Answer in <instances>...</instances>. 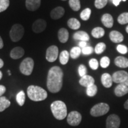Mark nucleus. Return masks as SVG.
<instances>
[{"label":"nucleus","instance_id":"obj_49","mask_svg":"<svg viewBox=\"0 0 128 128\" xmlns=\"http://www.w3.org/2000/svg\"><path fill=\"white\" fill-rule=\"evenodd\" d=\"M62 1H66V0H62Z\"/></svg>","mask_w":128,"mask_h":128},{"label":"nucleus","instance_id":"obj_38","mask_svg":"<svg viewBox=\"0 0 128 128\" xmlns=\"http://www.w3.org/2000/svg\"><path fill=\"white\" fill-rule=\"evenodd\" d=\"M78 73H79L80 76L81 77H82V76L87 75V68H86V66L82 64L80 65L78 67Z\"/></svg>","mask_w":128,"mask_h":128},{"label":"nucleus","instance_id":"obj_26","mask_svg":"<svg viewBox=\"0 0 128 128\" xmlns=\"http://www.w3.org/2000/svg\"><path fill=\"white\" fill-rule=\"evenodd\" d=\"M70 58V54L67 50H63L60 55V61L62 65H66Z\"/></svg>","mask_w":128,"mask_h":128},{"label":"nucleus","instance_id":"obj_47","mask_svg":"<svg viewBox=\"0 0 128 128\" xmlns=\"http://www.w3.org/2000/svg\"><path fill=\"white\" fill-rule=\"evenodd\" d=\"M2 77V72L0 71V80H1Z\"/></svg>","mask_w":128,"mask_h":128},{"label":"nucleus","instance_id":"obj_25","mask_svg":"<svg viewBox=\"0 0 128 128\" xmlns=\"http://www.w3.org/2000/svg\"><path fill=\"white\" fill-rule=\"evenodd\" d=\"M10 102L5 97H0V112H3L4 110L8 108L10 106Z\"/></svg>","mask_w":128,"mask_h":128},{"label":"nucleus","instance_id":"obj_44","mask_svg":"<svg viewBox=\"0 0 128 128\" xmlns=\"http://www.w3.org/2000/svg\"><path fill=\"white\" fill-rule=\"evenodd\" d=\"M3 46H4V43H3V40L2 39V38H1V37L0 36V49H2L3 48Z\"/></svg>","mask_w":128,"mask_h":128},{"label":"nucleus","instance_id":"obj_42","mask_svg":"<svg viewBox=\"0 0 128 128\" xmlns=\"http://www.w3.org/2000/svg\"><path fill=\"white\" fill-rule=\"evenodd\" d=\"M87 45V42H84V41H81L79 43V47L80 48H84L85 47H86Z\"/></svg>","mask_w":128,"mask_h":128},{"label":"nucleus","instance_id":"obj_4","mask_svg":"<svg viewBox=\"0 0 128 128\" xmlns=\"http://www.w3.org/2000/svg\"><path fill=\"white\" fill-rule=\"evenodd\" d=\"M24 29L23 26L20 24H16L12 26L10 32V36L12 42H18L23 38Z\"/></svg>","mask_w":128,"mask_h":128},{"label":"nucleus","instance_id":"obj_13","mask_svg":"<svg viewBox=\"0 0 128 128\" xmlns=\"http://www.w3.org/2000/svg\"><path fill=\"white\" fill-rule=\"evenodd\" d=\"M41 0H26V6L27 9L29 11L34 12L39 9L40 6Z\"/></svg>","mask_w":128,"mask_h":128},{"label":"nucleus","instance_id":"obj_15","mask_svg":"<svg viewBox=\"0 0 128 128\" xmlns=\"http://www.w3.org/2000/svg\"><path fill=\"white\" fill-rule=\"evenodd\" d=\"M109 37L112 42L116 43V44L122 42L124 39L123 34L119 32L116 31V30H113L110 32Z\"/></svg>","mask_w":128,"mask_h":128},{"label":"nucleus","instance_id":"obj_18","mask_svg":"<svg viewBox=\"0 0 128 128\" xmlns=\"http://www.w3.org/2000/svg\"><path fill=\"white\" fill-rule=\"evenodd\" d=\"M102 23L105 27L108 28H111L113 26V17L110 14H104L102 16Z\"/></svg>","mask_w":128,"mask_h":128},{"label":"nucleus","instance_id":"obj_14","mask_svg":"<svg viewBox=\"0 0 128 128\" xmlns=\"http://www.w3.org/2000/svg\"><path fill=\"white\" fill-rule=\"evenodd\" d=\"M65 14V10L62 7H57L53 9L50 12V17L54 20H58L61 17Z\"/></svg>","mask_w":128,"mask_h":128},{"label":"nucleus","instance_id":"obj_5","mask_svg":"<svg viewBox=\"0 0 128 128\" xmlns=\"http://www.w3.org/2000/svg\"><path fill=\"white\" fill-rule=\"evenodd\" d=\"M109 110V106L108 104L100 103L92 107L90 110V114L94 117L102 116L108 113Z\"/></svg>","mask_w":128,"mask_h":128},{"label":"nucleus","instance_id":"obj_34","mask_svg":"<svg viewBox=\"0 0 128 128\" xmlns=\"http://www.w3.org/2000/svg\"><path fill=\"white\" fill-rule=\"evenodd\" d=\"M108 0H96L94 2V6L97 9H102L106 6Z\"/></svg>","mask_w":128,"mask_h":128},{"label":"nucleus","instance_id":"obj_16","mask_svg":"<svg viewBox=\"0 0 128 128\" xmlns=\"http://www.w3.org/2000/svg\"><path fill=\"white\" fill-rule=\"evenodd\" d=\"M79 82L81 86L87 88L94 84V79L92 76L86 75V76H82V77H81Z\"/></svg>","mask_w":128,"mask_h":128},{"label":"nucleus","instance_id":"obj_36","mask_svg":"<svg viewBox=\"0 0 128 128\" xmlns=\"http://www.w3.org/2000/svg\"><path fill=\"white\" fill-rule=\"evenodd\" d=\"M110 60L108 56H104L100 60V65L102 68H106L109 66Z\"/></svg>","mask_w":128,"mask_h":128},{"label":"nucleus","instance_id":"obj_6","mask_svg":"<svg viewBox=\"0 0 128 128\" xmlns=\"http://www.w3.org/2000/svg\"><path fill=\"white\" fill-rule=\"evenodd\" d=\"M34 68V60L31 58H26L20 65V71L25 76L31 75Z\"/></svg>","mask_w":128,"mask_h":128},{"label":"nucleus","instance_id":"obj_30","mask_svg":"<svg viewBox=\"0 0 128 128\" xmlns=\"http://www.w3.org/2000/svg\"><path fill=\"white\" fill-rule=\"evenodd\" d=\"M91 14H92V10L89 8L84 9L80 14V17L84 21H87L88 20L90 17Z\"/></svg>","mask_w":128,"mask_h":128},{"label":"nucleus","instance_id":"obj_24","mask_svg":"<svg viewBox=\"0 0 128 128\" xmlns=\"http://www.w3.org/2000/svg\"><path fill=\"white\" fill-rule=\"evenodd\" d=\"M105 34L104 30L102 28H100V27H97L92 29V34L94 38H97V39H99V38H102Z\"/></svg>","mask_w":128,"mask_h":128},{"label":"nucleus","instance_id":"obj_11","mask_svg":"<svg viewBox=\"0 0 128 128\" xmlns=\"http://www.w3.org/2000/svg\"><path fill=\"white\" fill-rule=\"evenodd\" d=\"M46 22L43 19H38L35 21L32 25V30L36 33H40L46 29Z\"/></svg>","mask_w":128,"mask_h":128},{"label":"nucleus","instance_id":"obj_3","mask_svg":"<svg viewBox=\"0 0 128 128\" xmlns=\"http://www.w3.org/2000/svg\"><path fill=\"white\" fill-rule=\"evenodd\" d=\"M53 115L58 120H63L67 115V108L65 103L58 100L53 102L50 105Z\"/></svg>","mask_w":128,"mask_h":128},{"label":"nucleus","instance_id":"obj_35","mask_svg":"<svg viewBox=\"0 0 128 128\" xmlns=\"http://www.w3.org/2000/svg\"><path fill=\"white\" fill-rule=\"evenodd\" d=\"M10 6L9 0H0V12H4Z\"/></svg>","mask_w":128,"mask_h":128},{"label":"nucleus","instance_id":"obj_9","mask_svg":"<svg viewBox=\"0 0 128 128\" xmlns=\"http://www.w3.org/2000/svg\"><path fill=\"white\" fill-rule=\"evenodd\" d=\"M128 93V78L124 82L120 83L114 89V94L118 97H122Z\"/></svg>","mask_w":128,"mask_h":128},{"label":"nucleus","instance_id":"obj_23","mask_svg":"<svg viewBox=\"0 0 128 128\" xmlns=\"http://www.w3.org/2000/svg\"><path fill=\"white\" fill-rule=\"evenodd\" d=\"M68 27L72 30H77L81 27V23L76 18H71L69 19L68 22Z\"/></svg>","mask_w":128,"mask_h":128},{"label":"nucleus","instance_id":"obj_37","mask_svg":"<svg viewBox=\"0 0 128 128\" xmlns=\"http://www.w3.org/2000/svg\"><path fill=\"white\" fill-rule=\"evenodd\" d=\"M89 65L92 70H96L98 68V62L96 59H92L89 61Z\"/></svg>","mask_w":128,"mask_h":128},{"label":"nucleus","instance_id":"obj_46","mask_svg":"<svg viewBox=\"0 0 128 128\" xmlns=\"http://www.w3.org/2000/svg\"><path fill=\"white\" fill-rule=\"evenodd\" d=\"M3 66H4V62H3V60L0 58V68H2Z\"/></svg>","mask_w":128,"mask_h":128},{"label":"nucleus","instance_id":"obj_31","mask_svg":"<svg viewBox=\"0 0 128 128\" xmlns=\"http://www.w3.org/2000/svg\"><path fill=\"white\" fill-rule=\"evenodd\" d=\"M87 94L90 97H93L96 96V94L97 92V87L95 84L92 85V86H90V87L87 88V90H86Z\"/></svg>","mask_w":128,"mask_h":128},{"label":"nucleus","instance_id":"obj_43","mask_svg":"<svg viewBox=\"0 0 128 128\" xmlns=\"http://www.w3.org/2000/svg\"><path fill=\"white\" fill-rule=\"evenodd\" d=\"M121 1H126V0H112L113 4H114L115 6H119V4H120V2Z\"/></svg>","mask_w":128,"mask_h":128},{"label":"nucleus","instance_id":"obj_17","mask_svg":"<svg viewBox=\"0 0 128 128\" xmlns=\"http://www.w3.org/2000/svg\"><path fill=\"white\" fill-rule=\"evenodd\" d=\"M24 54V50L21 47H16L10 52V56L13 60H18L23 57Z\"/></svg>","mask_w":128,"mask_h":128},{"label":"nucleus","instance_id":"obj_22","mask_svg":"<svg viewBox=\"0 0 128 128\" xmlns=\"http://www.w3.org/2000/svg\"><path fill=\"white\" fill-rule=\"evenodd\" d=\"M74 38L76 40L87 42L89 41L90 36L87 33L84 31L76 32L74 34Z\"/></svg>","mask_w":128,"mask_h":128},{"label":"nucleus","instance_id":"obj_32","mask_svg":"<svg viewBox=\"0 0 128 128\" xmlns=\"http://www.w3.org/2000/svg\"><path fill=\"white\" fill-rule=\"evenodd\" d=\"M118 22L120 24H125L128 23V12L122 13L118 18Z\"/></svg>","mask_w":128,"mask_h":128},{"label":"nucleus","instance_id":"obj_12","mask_svg":"<svg viewBox=\"0 0 128 128\" xmlns=\"http://www.w3.org/2000/svg\"><path fill=\"white\" fill-rule=\"evenodd\" d=\"M112 77L113 81H114L116 83L120 84V83L124 82L128 79V73L125 71H116L113 74Z\"/></svg>","mask_w":128,"mask_h":128},{"label":"nucleus","instance_id":"obj_41","mask_svg":"<svg viewBox=\"0 0 128 128\" xmlns=\"http://www.w3.org/2000/svg\"><path fill=\"white\" fill-rule=\"evenodd\" d=\"M6 91V88L5 86H2V85H0V97L2 96L3 94L5 93Z\"/></svg>","mask_w":128,"mask_h":128},{"label":"nucleus","instance_id":"obj_7","mask_svg":"<svg viewBox=\"0 0 128 128\" xmlns=\"http://www.w3.org/2000/svg\"><path fill=\"white\" fill-rule=\"evenodd\" d=\"M82 116L79 112L72 111L70 112L67 117V122L71 126H78L81 123Z\"/></svg>","mask_w":128,"mask_h":128},{"label":"nucleus","instance_id":"obj_39","mask_svg":"<svg viewBox=\"0 0 128 128\" xmlns=\"http://www.w3.org/2000/svg\"><path fill=\"white\" fill-rule=\"evenodd\" d=\"M117 50L121 54H126L128 53V48L124 44H119L117 46Z\"/></svg>","mask_w":128,"mask_h":128},{"label":"nucleus","instance_id":"obj_19","mask_svg":"<svg viewBox=\"0 0 128 128\" xmlns=\"http://www.w3.org/2000/svg\"><path fill=\"white\" fill-rule=\"evenodd\" d=\"M101 81L103 86L106 88H110L112 87V83H113V80H112V76L109 74L104 73L103 74L101 77Z\"/></svg>","mask_w":128,"mask_h":128},{"label":"nucleus","instance_id":"obj_29","mask_svg":"<svg viewBox=\"0 0 128 128\" xmlns=\"http://www.w3.org/2000/svg\"><path fill=\"white\" fill-rule=\"evenodd\" d=\"M25 93L23 91H20L16 96V100H17V103L20 106L24 105L25 102Z\"/></svg>","mask_w":128,"mask_h":128},{"label":"nucleus","instance_id":"obj_33","mask_svg":"<svg viewBox=\"0 0 128 128\" xmlns=\"http://www.w3.org/2000/svg\"><path fill=\"white\" fill-rule=\"evenodd\" d=\"M106 45L104 43L100 42L96 46L94 51H95L96 54L98 55V54H102L106 50Z\"/></svg>","mask_w":128,"mask_h":128},{"label":"nucleus","instance_id":"obj_27","mask_svg":"<svg viewBox=\"0 0 128 128\" xmlns=\"http://www.w3.org/2000/svg\"><path fill=\"white\" fill-rule=\"evenodd\" d=\"M81 52H81V48L80 47H78V46H75V47H73L71 49L70 56H71L72 58L75 60V59L78 58L80 56Z\"/></svg>","mask_w":128,"mask_h":128},{"label":"nucleus","instance_id":"obj_10","mask_svg":"<svg viewBox=\"0 0 128 128\" xmlns=\"http://www.w3.org/2000/svg\"><path fill=\"white\" fill-rule=\"evenodd\" d=\"M120 124L119 117L116 114H111L108 116L106 120V128H119Z\"/></svg>","mask_w":128,"mask_h":128},{"label":"nucleus","instance_id":"obj_28","mask_svg":"<svg viewBox=\"0 0 128 128\" xmlns=\"http://www.w3.org/2000/svg\"><path fill=\"white\" fill-rule=\"evenodd\" d=\"M69 5L72 10L75 12H78L81 8V4L80 0H70Z\"/></svg>","mask_w":128,"mask_h":128},{"label":"nucleus","instance_id":"obj_2","mask_svg":"<svg viewBox=\"0 0 128 128\" xmlns=\"http://www.w3.org/2000/svg\"><path fill=\"white\" fill-rule=\"evenodd\" d=\"M27 92L28 98L34 102L43 101L45 100L48 97L47 92L39 86H30L28 88Z\"/></svg>","mask_w":128,"mask_h":128},{"label":"nucleus","instance_id":"obj_8","mask_svg":"<svg viewBox=\"0 0 128 128\" xmlns=\"http://www.w3.org/2000/svg\"><path fill=\"white\" fill-rule=\"evenodd\" d=\"M58 48L56 46L52 45L47 49L46 54V59L50 62H55L58 56Z\"/></svg>","mask_w":128,"mask_h":128},{"label":"nucleus","instance_id":"obj_48","mask_svg":"<svg viewBox=\"0 0 128 128\" xmlns=\"http://www.w3.org/2000/svg\"><path fill=\"white\" fill-rule=\"evenodd\" d=\"M126 32L128 33V26L127 27H126Z\"/></svg>","mask_w":128,"mask_h":128},{"label":"nucleus","instance_id":"obj_21","mask_svg":"<svg viewBox=\"0 0 128 128\" xmlns=\"http://www.w3.org/2000/svg\"><path fill=\"white\" fill-rule=\"evenodd\" d=\"M59 40L62 44H65L68 41L69 38V32L66 28H61L58 31V33Z\"/></svg>","mask_w":128,"mask_h":128},{"label":"nucleus","instance_id":"obj_20","mask_svg":"<svg viewBox=\"0 0 128 128\" xmlns=\"http://www.w3.org/2000/svg\"><path fill=\"white\" fill-rule=\"evenodd\" d=\"M114 64L117 66L120 67V68H126L128 67V59L124 56H119L116 57L114 60Z\"/></svg>","mask_w":128,"mask_h":128},{"label":"nucleus","instance_id":"obj_1","mask_svg":"<svg viewBox=\"0 0 128 128\" xmlns=\"http://www.w3.org/2000/svg\"><path fill=\"white\" fill-rule=\"evenodd\" d=\"M64 73L60 66H54L48 72L47 87L52 93H56L61 90L63 82Z\"/></svg>","mask_w":128,"mask_h":128},{"label":"nucleus","instance_id":"obj_45","mask_svg":"<svg viewBox=\"0 0 128 128\" xmlns=\"http://www.w3.org/2000/svg\"><path fill=\"white\" fill-rule=\"evenodd\" d=\"M124 107L126 109L128 110V99L126 101V102L124 104Z\"/></svg>","mask_w":128,"mask_h":128},{"label":"nucleus","instance_id":"obj_40","mask_svg":"<svg viewBox=\"0 0 128 128\" xmlns=\"http://www.w3.org/2000/svg\"><path fill=\"white\" fill-rule=\"evenodd\" d=\"M93 48L91 46H86L84 48L82 49L81 50V52L84 55H90V54H92V52H93Z\"/></svg>","mask_w":128,"mask_h":128}]
</instances>
